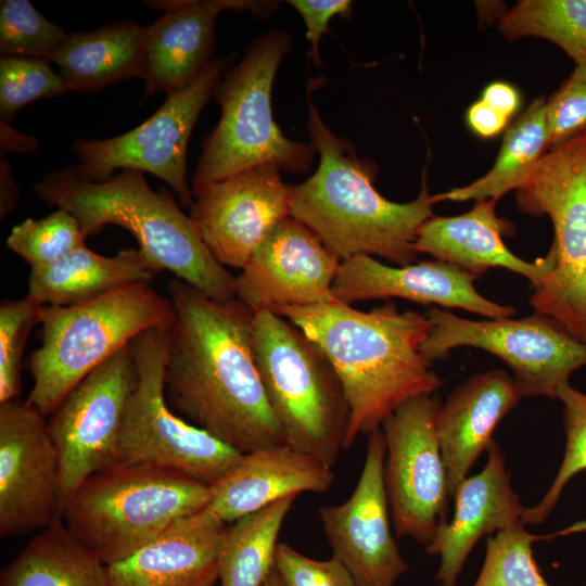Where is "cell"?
<instances>
[{
    "label": "cell",
    "instance_id": "obj_22",
    "mask_svg": "<svg viewBox=\"0 0 586 586\" xmlns=\"http://www.w3.org/2000/svg\"><path fill=\"white\" fill-rule=\"evenodd\" d=\"M227 527L209 507L179 519L129 558L107 565L112 586H217Z\"/></svg>",
    "mask_w": 586,
    "mask_h": 586
},
{
    "label": "cell",
    "instance_id": "obj_39",
    "mask_svg": "<svg viewBox=\"0 0 586 586\" xmlns=\"http://www.w3.org/2000/svg\"><path fill=\"white\" fill-rule=\"evenodd\" d=\"M275 568L284 586H357L335 556L328 560H316L285 543L277 546Z\"/></svg>",
    "mask_w": 586,
    "mask_h": 586
},
{
    "label": "cell",
    "instance_id": "obj_15",
    "mask_svg": "<svg viewBox=\"0 0 586 586\" xmlns=\"http://www.w3.org/2000/svg\"><path fill=\"white\" fill-rule=\"evenodd\" d=\"M61 514L59 457L46 417L26 402L0 404V535L43 530Z\"/></svg>",
    "mask_w": 586,
    "mask_h": 586
},
{
    "label": "cell",
    "instance_id": "obj_23",
    "mask_svg": "<svg viewBox=\"0 0 586 586\" xmlns=\"http://www.w3.org/2000/svg\"><path fill=\"white\" fill-rule=\"evenodd\" d=\"M496 202L477 201L458 216H432L420 227L415 249L477 278L491 268H505L526 278L535 289L556 266L555 247L534 262L513 254L502 240L513 231L512 225L497 215Z\"/></svg>",
    "mask_w": 586,
    "mask_h": 586
},
{
    "label": "cell",
    "instance_id": "obj_5",
    "mask_svg": "<svg viewBox=\"0 0 586 586\" xmlns=\"http://www.w3.org/2000/svg\"><path fill=\"white\" fill-rule=\"evenodd\" d=\"M211 500L209 485L179 470L116 461L88 477L61 517L79 544L112 565Z\"/></svg>",
    "mask_w": 586,
    "mask_h": 586
},
{
    "label": "cell",
    "instance_id": "obj_28",
    "mask_svg": "<svg viewBox=\"0 0 586 586\" xmlns=\"http://www.w3.org/2000/svg\"><path fill=\"white\" fill-rule=\"evenodd\" d=\"M0 586H112L107 565L79 544L62 517L1 571Z\"/></svg>",
    "mask_w": 586,
    "mask_h": 586
},
{
    "label": "cell",
    "instance_id": "obj_41",
    "mask_svg": "<svg viewBox=\"0 0 586 586\" xmlns=\"http://www.w3.org/2000/svg\"><path fill=\"white\" fill-rule=\"evenodd\" d=\"M508 120V117L482 99L474 102L467 112V122L470 128L483 138L498 135L506 127Z\"/></svg>",
    "mask_w": 586,
    "mask_h": 586
},
{
    "label": "cell",
    "instance_id": "obj_20",
    "mask_svg": "<svg viewBox=\"0 0 586 586\" xmlns=\"http://www.w3.org/2000/svg\"><path fill=\"white\" fill-rule=\"evenodd\" d=\"M145 5L165 10L145 27L142 79L146 97L171 94L191 85L211 59L214 26L224 10H247L256 15L275 8L272 1L247 0H175L144 1Z\"/></svg>",
    "mask_w": 586,
    "mask_h": 586
},
{
    "label": "cell",
    "instance_id": "obj_7",
    "mask_svg": "<svg viewBox=\"0 0 586 586\" xmlns=\"http://www.w3.org/2000/svg\"><path fill=\"white\" fill-rule=\"evenodd\" d=\"M252 352L286 445L332 469L344 449L349 407L326 355L301 329L269 309L253 314Z\"/></svg>",
    "mask_w": 586,
    "mask_h": 586
},
{
    "label": "cell",
    "instance_id": "obj_36",
    "mask_svg": "<svg viewBox=\"0 0 586 586\" xmlns=\"http://www.w3.org/2000/svg\"><path fill=\"white\" fill-rule=\"evenodd\" d=\"M50 61L28 56L0 58V123L11 124L15 113L36 100L66 93Z\"/></svg>",
    "mask_w": 586,
    "mask_h": 586
},
{
    "label": "cell",
    "instance_id": "obj_29",
    "mask_svg": "<svg viewBox=\"0 0 586 586\" xmlns=\"http://www.w3.org/2000/svg\"><path fill=\"white\" fill-rule=\"evenodd\" d=\"M549 146L546 100L538 98L507 129L494 166L485 176L468 186L431 195V201H497L528 179Z\"/></svg>",
    "mask_w": 586,
    "mask_h": 586
},
{
    "label": "cell",
    "instance_id": "obj_37",
    "mask_svg": "<svg viewBox=\"0 0 586 586\" xmlns=\"http://www.w3.org/2000/svg\"><path fill=\"white\" fill-rule=\"evenodd\" d=\"M41 305L25 296L0 305V404L17 399L26 340Z\"/></svg>",
    "mask_w": 586,
    "mask_h": 586
},
{
    "label": "cell",
    "instance_id": "obj_45",
    "mask_svg": "<svg viewBox=\"0 0 586 586\" xmlns=\"http://www.w3.org/2000/svg\"><path fill=\"white\" fill-rule=\"evenodd\" d=\"M264 586H284L281 576L279 575L278 571L275 570L270 573L267 581L265 582Z\"/></svg>",
    "mask_w": 586,
    "mask_h": 586
},
{
    "label": "cell",
    "instance_id": "obj_27",
    "mask_svg": "<svg viewBox=\"0 0 586 586\" xmlns=\"http://www.w3.org/2000/svg\"><path fill=\"white\" fill-rule=\"evenodd\" d=\"M145 27L122 20L90 31L68 34L51 62L67 91H97L142 77Z\"/></svg>",
    "mask_w": 586,
    "mask_h": 586
},
{
    "label": "cell",
    "instance_id": "obj_2",
    "mask_svg": "<svg viewBox=\"0 0 586 586\" xmlns=\"http://www.w3.org/2000/svg\"><path fill=\"white\" fill-rule=\"evenodd\" d=\"M269 310L313 340L336 372L349 407L344 449L379 430L406 400L443 384L421 352L431 327L423 314L399 311L393 302L368 311L337 301Z\"/></svg>",
    "mask_w": 586,
    "mask_h": 586
},
{
    "label": "cell",
    "instance_id": "obj_21",
    "mask_svg": "<svg viewBox=\"0 0 586 586\" xmlns=\"http://www.w3.org/2000/svg\"><path fill=\"white\" fill-rule=\"evenodd\" d=\"M453 498V520L440 525L425 546L429 555L440 557L436 581L441 586H456L475 544L485 535L521 524L525 510L511 486L505 456L495 441L487 448L482 471L466 477Z\"/></svg>",
    "mask_w": 586,
    "mask_h": 586
},
{
    "label": "cell",
    "instance_id": "obj_4",
    "mask_svg": "<svg viewBox=\"0 0 586 586\" xmlns=\"http://www.w3.org/2000/svg\"><path fill=\"white\" fill-rule=\"evenodd\" d=\"M34 190L48 205L74 215L86 238L107 225L123 227L158 271H170L214 300L235 298V277L214 258L176 199L166 189L152 190L143 173L124 169L92 182L67 167L48 173Z\"/></svg>",
    "mask_w": 586,
    "mask_h": 586
},
{
    "label": "cell",
    "instance_id": "obj_31",
    "mask_svg": "<svg viewBox=\"0 0 586 586\" xmlns=\"http://www.w3.org/2000/svg\"><path fill=\"white\" fill-rule=\"evenodd\" d=\"M499 30L509 40H549L586 66V0H521L501 16Z\"/></svg>",
    "mask_w": 586,
    "mask_h": 586
},
{
    "label": "cell",
    "instance_id": "obj_8",
    "mask_svg": "<svg viewBox=\"0 0 586 586\" xmlns=\"http://www.w3.org/2000/svg\"><path fill=\"white\" fill-rule=\"evenodd\" d=\"M291 42L285 31L269 30L215 87L221 114L192 177L194 198L213 183L260 165L294 174L309 170L317 153L314 144L286 138L271 111L273 80Z\"/></svg>",
    "mask_w": 586,
    "mask_h": 586
},
{
    "label": "cell",
    "instance_id": "obj_26",
    "mask_svg": "<svg viewBox=\"0 0 586 586\" xmlns=\"http://www.w3.org/2000/svg\"><path fill=\"white\" fill-rule=\"evenodd\" d=\"M157 272L139 249L104 256L85 244L49 265L31 268L27 296L42 306H72L125 284L151 282Z\"/></svg>",
    "mask_w": 586,
    "mask_h": 586
},
{
    "label": "cell",
    "instance_id": "obj_11",
    "mask_svg": "<svg viewBox=\"0 0 586 586\" xmlns=\"http://www.w3.org/2000/svg\"><path fill=\"white\" fill-rule=\"evenodd\" d=\"M425 316L431 326L421 345L425 358L433 362L460 346L484 349L508 365L522 396L557 398L570 375L586 367V342L538 311L521 319L471 320L433 306Z\"/></svg>",
    "mask_w": 586,
    "mask_h": 586
},
{
    "label": "cell",
    "instance_id": "obj_35",
    "mask_svg": "<svg viewBox=\"0 0 586 586\" xmlns=\"http://www.w3.org/2000/svg\"><path fill=\"white\" fill-rule=\"evenodd\" d=\"M68 34L46 20L27 0H1V56L51 60Z\"/></svg>",
    "mask_w": 586,
    "mask_h": 586
},
{
    "label": "cell",
    "instance_id": "obj_14",
    "mask_svg": "<svg viewBox=\"0 0 586 586\" xmlns=\"http://www.w3.org/2000/svg\"><path fill=\"white\" fill-rule=\"evenodd\" d=\"M137 378L129 343L89 373L50 416L48 430L60 464L61 509L88 477L116 462Z\"/></svg>",
    "mask_w": 586,
    "mask_h": 586
},
{
    "label": "cell",
    "instance_id": "obj_10",
    "mask_svg": "<svg viewBox=\"0 0 586 586\" xmlns=\"http://www.w3.org/2000/svg\"><path fill=\"white\" fill-rule=\"evenodd\" d=\"M167 329L131 342L137 384L126 406L116 461L179 470L207 485L228 474L243 454L175 413L165 399Z\"/></svg>",
    "mask_w": 586,
    "mask_h": 586
},
{
    "label": "cell",
    "instance_id": "obj_43",
    "mask_svg": "<svg viewBox=\"0 0 586 586\" xmlns=\"http://www.w3.org/2000/svg\"><path fill=\"white\" fill-rule=\"evenodd\" d=\"M0 178V214L1 218H3L14 211L20 200L13 173L7 160L3 158L1 160Z\"/></svg>",
    "mask_w": 586,
    "mask_h": 586
},
{
    "label": "cell",
    "instance_id": "obj_44",
    "mask_svg": "<svg viewBox=\"0 0 586 586\" xmlns=\"http://www.w3.org/2000/svg\"><path fill=\"white\" fill-rule=\"evenodd\" d=\"M1 151L13 152H35L38 148V140L16 131L11 124L0 123Z\"/></svg>",
    "mask_w": 586,
    "mask_h": 586
},
{
    "label": "cell",
    "instance_id": "obj_42",
    "mask_svg": "<svg viewBox=\"0 0 586 586\" xmlns=\"http://www.w3.org/2000/svg\"><path fill=\"white\" fill-rule=\"evenodd\" d=\"M482 100L508 118L517 112L520 104L517 89L502 81L489 84L483 91Z\"/></svg>",
    "mask_w": 586,
    "mask_h": 586
},
{
    "label": "cell",
    "instance_id": "obj_24",
    "mask_svg": "<svg viewBox=\"0 0 586 586\" xmlns=\"http://www.w3.org/2000/svg\"><path fill=\"white\" fill-rule=\"evenodd\" d=\"M522 397L513 378L495 369L464 381L441 406L436 429L450 498Z\"/></svg>",
    "mask_w": 586,
    "mask_h": 586
},
{
    "label": "cell",
    "instance_id": "obj_32",
    "mask_svg": "<svg viewBox=\"0 0 586 586\" xmlns=\"http://www.w3.org/2000/svg\"><path fill=\"white\" fill-rule=\"evenodd\" d=\"M585 528L583 522L546 536L527 532L521 523L497 532L487 538L483 568L473 586H550L536 565L532 544Z\"/></svg>",
    "mask_w": 586,
    "mask_h": 586
},
{
    "label": "cell",
    "instance_id": "obj_30",
    "mask_svg": "<svg viewBox=\"0 0 586 586\" xmlns=\"http://www.w3.org/2000/svg\"><path fill=\"white\" fill-rule=\"evenodd\" d=\"M296 496H288L227 527L219 586H264L275 570L278 536Z\"/></svg>",
    "mask_w": 586,
    "mask_h": 586
},
{
    "label": "cell",
    "instance_id": "obj_3",
    "mask_svg": "<svg viewBox=\"0 0 586 586\" xmlns=\"http://www.w3.org/2000/svg\"><path fill=\"white\" fill-rule=\"evenodd\" d=\"M308 130L319 166L307 180L290 186V216L341 262L368 255L396 266L411 264L418 255V231L434 216L425 179L413 201H388L373 186V164L360 158L352 142L334 135L314 105Z\"/></svg>",
    "mask_w": 586,
    "mask_h": 586
},
{
    "label": "cell",
    "instance_id": "obj_13",
    "mask_svg": "<svg viewBox=\"0 0 586 586\" xmlns=\"http://www.w3.org/2000/svg\"><path fill=\"white\" fill-rule=\"evenodd\" d=\"M434 394L412 397L382 423L384 484L396 533L426 546L447 521L446 470L437 436Z\"/></svg>",
    "mask_w": 586,
    "mask_h": 586
},
{
    "label": "cell",
    "instance_id": "obj_9",
    "mask_svg": "<svg viewBox=\"0 0 586 586\" xmlns=\"http://www.w3.org/2000/svg\"><path fill=\"white\" fill-rule=\"evenodd\" d=\"M519 208L547 215L556 266L530 304L586 342V130L552 146L518 189Z\"/></svg>",
    "mask_w": 586,
    "mask_h": 586
},
{
    "label": "cell",
    "instance_id": "obj_6",
    "mask_svg": "<svg viewBox=\"0 0 586 586\" xmlns=\"http://www.w3.org/2000/svg\"><path fill=\"white\" fill-rule=\"evenodd\" d=\"M174 317L170 300L151 282L125 284L72 306L41 305V344L26 364L34 384L25 402L51 416L95 368L141 333L168 328Z\"/></svg>",
    "mask_w": 586,
    "mask_h": 586
},
{
    "label": "cell",
    "instance_id": "obj_17",
    "mask_svg": "<svg viewBox=\"0 0 586 586\" xmlns=\"http://www.w3.org/2000/svg\"><path fill=\"white\" fill-rule=\"evenodd\" d=\"M290 186L280 169L260 165L207 187L190 218L214 258L242 269L272 229L290 216Z\"/></svg>",
    "mask_w": 586,
    "mask_h": 586
},
{
    "label": "cell",
    "instance_id": "obj_12",
    "mask_svg": "<svg viewBox=\"0 0 586 586\" xmlns=\"http://www.w3.org/2000/svg\"><path fill=\"white\" fill-rule=\"evenodd\" d=\"M222 71V61L212 60L191 85L168 94L153 115L123 135L75 140L72 149L78 163L72 167L74 173L81 179L102 182L116 169L146 171L164 180L179 204L190 208L194 200L188 183V142Z\"/></svg>",
    "mask_w": 586,
    "mask_h": 586
},
{
    "label": "cell",
    "instance_id": "obj_19",
    "mask_svg": "<svg viewBox=\"0 0 586 586\" xmlns=\"http://www.w3.org/2000/svg\"><path fill=\"white\" fill-rule=\"evenodd\" d=\"M476 279L473 273L437 259L388 266L372 256L358 255L341 263L332 293L337 302L348 305L396 297L444 309L461 308L487 319L515 314L514 307L481 295L474 286Z\"/></svg>",
    "mask_w": 586,
    "mask_h": 586
},
{
    "label": "cell",
    "instance_id": "obj_18",
    "mask_svg": "<svg viewBox=\"0 0 586 586\" xmlns=\"http://www.w3.org/2000/svg\"><path fill=\"white\" fill-rule=\"evenodd\" d=\"M341 263L314 232L288 216L235 277V298L253 313L335 302L332 285Z\"/></svg>",
    "mask_w": 586,
    "mask_h": 586
},
{
    "label": "cell",
    "instance_id": "obj_34",
    "mask_svg": "<svg viewBox=\"0 0 586 586\" xmlns=\"http://www.w3.org/2000/svg\"><path fill=\"white\" fill-rule=\"evenodd\" d=\"M557 398L563 404L565 450L559 470L542 500L530 508L525 507L522 523L539 524L556 507L566 483L578 472L586 470V394L562 384Z\"/></svg>",
    "mask_w": 586,
    "mask_h": 586
},
{
    "label": "cell",
    "instance_id": "obj_40",
    "mask_svg": "<svg viewBox=\"0 0 586 586\" xmlns=\"http://www.w3.org/2000/svg\"><path fill=\"white\" fill-rule=\"evenodd\" d=\"M292 5L306 25V36L310 43L309 56L316 66H321L319 56V41L328 31L330 21L340 15L346 17L352 11V1L348 0H291Z\"/></svg>",
    "mask_w": 586,
    "mask_h": 586
},
{
    "label": "cell",
    "instance_id": "obj_25",
    "mask_svg": "<svg viewBox=\"0 0 586 586\" xmlns=\"http://www.w3.org/2000/svg\"><path fill=\"white\" fill-rule=\"evenodd\" d=\"M334 475L316 458L288 445L243 454L239 463L211 485L208 507L225 522L257 512L288 496L327 492Z\"/></svg>",
    "mask_w": 586,
    "mask_h": 586
},
{
    "label": "cell",
    "instance_id": "obj_1",
    "mask_svg": "<svg viewBox=\"0 0 586 586\" xmlns=\"http://www.w3.org/2000/svg\"><path fill=\"white\" fill-rule=\"evenodd\" d=\"M164 394L179 417L241 454L286 445L252 352L253 311L173 278Z\"/></svg>",
    "mask_w": 586,
    "mask_h": 586
},
{
    "label": "cell",
    "instance_id": "obj_33",
    "mask_svg": "<svg viewBox=\"0 0 586 586\" xmlns=\"http://www.w3.org/2000/svg\"><path fill=\"white\" fill-rule=\"evenodd\" d=\"M86 239L78 219L58 208L41 219L26 218L14 226L7 245L31 269L62 258L85 245Z\"/></svg>",
    "mask_w": 586,
    "mask_h": 586
},
{
    "label": "cell",
    "instance_id": "obj_16",
    "mask_svg": "<svg viewBox=\"0 0 586 586\" xmlns=\"http://www.w3.org/2000/svg\"><path fill=\"white\" fill-rule=\"evenodd\" d=\"M385 441L381 429L369 434L362 471L349 498L319 508L333 556L357 586H394L408 571L390 527L384 484Z\"/></svg>",
    "mask_w": 586,
    "mask_h": 586
},
{
    "label": "cell",
    "instance_id": "obj_38",
    "mask_svg": "<svg viewBox=\"0 0 586 586\" xmlns=\"http://www.w3.org/2000/svg\"><path fill=\"white\" fill-rule=\"evenodd\" d=\"M546 118L551 146L586 130V66L576 65L546 101Z\"/></svg>",
    "mask_w": 586,
    "mask_h": 586
}]
</instances>
